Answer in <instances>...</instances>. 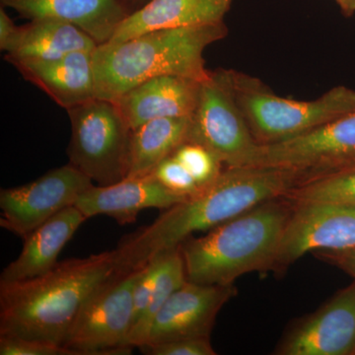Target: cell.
<instances>
[{"label":"cell","instance_id":"4316f807","mask_svg":"<svg viewBox=\"0 0 355 355\" xmlns=\"http://www.w3.org/2000/svg\"><path fill=\"white\" fill-rule=\"evenodd\" d=\"M147 355H216L210 338H180L139 347Z\"/></svg>","mask_w":355,"mask_h":355},{"label":"cell","instance_id":"52a82bcc","mask_svg":"<svg viewBox=\"0 0 355 355\" xmlns=\"http://www.w3.org/2000/svg\"><path fill=\"white\" fill-rule=\"evenodd\" d=\"M187 141L207 147L225 167L256 166L261 144L248 127L225 70L210 71L209 78L200 84Z\"/></svg>","mask_w":355,"mask_h":355},{"label":"cell","instance_id":"9c48e42d","mask_svg":"<svg viewBox=\"0 0 355 355\" xmlns=\"http://www.w3.org/2000/svg\"><path fill=\"white\" fill-rule=\"evenodd\" d=\"M354 163L355 111L291 139L261 146L256 166L292 170L302 183Z\"/></svg>","mask_w":355,"mask_h":355},{"label":"cell","instance_id":"ffe728a7","mask_svg":"<svg viewBox=\"0 0 355 355\" xmlns=\"http://www.w3.org/2000/svg\"><path fill=\"white\" fill-rule=\"evenodd\" d=\"M99 46L76 26L51 18L21 26L6 51V60H53L73 51H93Z\"/></svg>","mask_w":355,"mask_h":355},{"label":"cell","instance_id":"8992f818","mask_svg":"<svg viewBox=\"0 0 355 355\" xmlns=\"http://www.w3.org/2000/svg\"><path fill=\"white\" fill-rule=\"evenodd\" d=\"M67 114L71 123L70 164L98 186L127 178L132 128L114 103L95 98L67 110Z\"/></svg>","mask_w":355,"mask_h":355},{"label":"cell","instance_id":"3957f363","mask_svg":"<svg viewBox=\"0 0 355 355\" xmlns=\"http://www.w3.org/2000/svg\"><path fill=\"white\" fill-rule=\"evenodd\" d=\"M225 23L158 30L123 42L99 44L94 51L96 98L113 101L137 84L162 76L207 80L203 53L225 38Z\"/></svg>","mask_w":355,"mask_h":355},{"label":"cell","instance_id":"603a6c76","mask_svg":"<svg viewBox=\"0 0 355 355\" xmlns=\"http://www.w3.org/2000/svg\"><path fill=\"white\" fill-rule=\"evenodd\" d=\"M284 197L292 205L331 202L355 207V163L302 182Z\"/></svg>","mask_w":355,"mask_h":355},{"label":"cell","instance_id":"7c38bea8","mask_svg":"<svg viewBox=\"0 0 355 355\" xmlns=\"http://www.w3.org/2000/svg\"><path fill=\"white\" fill-rule=\"evenodd\" d=\"M275 354L355 355V280L292 324Z\"/></svg>","mask_w":355,"mask_h":355},{"label":"cell","instance_id":"277c9868","mask_svg":"<svg viewBox=\"0 0 355 355\" xmlns=\"http://www.w3.org/2000/svg\"><path fill=\"white\" fill-rule=\"evenodd\" d=\"M293 209L286 198H273L182 243L188 282L232 286L246 273L268 272Z\"/></svg>","mask_w":355,"mask_h":355},{"label":"cell","instance_id":"d4e9b609","mask_svg":"<svg viewBox=\"0 0 355 355\" xmlns=\"http://www.w3.org/2000/svg\"><path fill=\"white\" fill-rule=\"evenodd\" d=\"M151 175L166 188L183 197H193L202 189L173 155L164 159Z\"/></svg>","mask_w":355,"mask_h":355},{"label":"cell","instance_id":"30bf717a","mask_svg":"<svg viewBox=\"0 0 355 355\" xmlns=\"http://www.w3.org/2000/svg\"><path fill=\"white\" fill-rule=\"evenodd\" d=\"M93 182L67 164L31 183L0 191V226L23 240L58 212L76 205Z\"/></svg>","mask_w":355,"mask_h":355},{"label":"cell","instance_id":"4dcf8cb0","mask_svg":"<svg viewBox=\"0 0 355 355\" xmlns=\"http://www.w3.org/2000/svg\"><path fill=\"white\" fill-rule=\"evenodd\" d=\"M345 17H350L355 13V0H335Z\"/></svg>","mask_w":355,"mask_h":355},{"label":"cell","instance_id":"f546056e","mask_svg":"<svg viewBox=\"0 0 355 355\" xmlns=\"http://www.w3.org/2000/svg\"><path fill=\"white\" fill-rule=\"evenodd\" d=\"M19 26L14 24L12 19L9 17L6 8H0V50L6 51L9 44L13 41Z\"/></svg>","mask_w":355,"mask_h":355},{"label":"cell","instance_id":"5b68a950","mask_svg":"<svg viewBox=\"0 0 355 355\" xmlns=\"http://www.w3.org/2000/svg\"><path fill=\"white\" fill-rule=\"evenodd\" d=\"M225 70L226 78L254 139L261 146L291 139L355 111V90L336 86L312 101L275 94L257 77Z\"/></svg>","mask_w":355,"mask_h":355},{"label":"cell","instance_id":"1f68e13d","mask_svg":"<svg viewBox=\"0 0 355 355\" xmlns=\"http://www.w3.org/2000/svg\"><path fill=\"white\" fill-rule=\"evenodd\" d=\"M130 2H132V6H135V8H139V7L144 6V4H146L147 1H149V0H130Z\"/></svg>","mask_w":355,"mask_h":355},{"label":"cell","instance_id":"f1b7e54d","mask_svg":"<svg viewBox=\"0 0 355 355\" xmlns=\"http://www.w3.org/2000/svg\"><path fill=\"white\" fill-rule=\"evenodd\" d=\"M314 256L342 270L355 280V250L347 251H319Z\"/></svg>","mask_w":355,"mask_h":355},{"label":"cell","instance_id":"4fadbf2b","mask_svg":"<svg viewBox=\"0 0 355 355\" xmlns=\"http://www.w3.org/2000/svg\"><path fill=\"white\" fill-rule=\"evenodd\" d=\"M235 295L234 284L205 286L187 280L159 310L144 345L210 338L219 312Z\"/></svg>","mask_w":355,"mask_h":355},{"label":"cell","instance_id":"cb8c5ba5","mask_svg":"<svg viewBox=\"0 0 355 355\" xmlns=\"http://www.w3.org/2000/svg\"><path fill=\"white\" fill-rule=\"evenodd\" d=\"M186 168L200 188L216 181L222 172V163L207 147L186 141L173 154Z\"/></svg>","mask_w":355,"mask_h":355},{"label":"cell","instance_id":"484cf974","mask_svg":"<svg viewBox=\"0 0 355 355\" xmlns=\"http://www.w3.org/2000/svg\"><path fill=\"white\" fill-rule=\"evenodd\" d=\"M0 354L79 355L76 350L60 343L7 336H0Z\"/></svg>","mask_w":355,"mask_h":355},{"label":"cell","instance_id":"ac0fdd59","mask_svg":"<svg viewBox=\"0 0 355 355\" xmlns=\"http://www.w3.org/2000/svg\"><path fill=\"white\" fill-rule=\"evenodd\" d=\"M232 0H149L133 10L110 42L146 33L224 22Z\"/></svg>","mask_w":355,"mask_h":355},{"label":"cell","instance_id":"7a4b0ae2","mask_svg":"<svg viewBox=\"0 0 355 355\" xmlns=\"http://www.w3.org/2000/svg\"><path fill=\"white\" fill-rule=\"evenodd\" d=\"M116 273L113 250L60 261L34 279L0 284V336L64 345L89 296Z\"/></svg>","mask_w":355,"mask_h":355},{"label":"cell","instance_id":"7402d4cb","mask_svg":"<svg viewBox=\"0 0 355 355\" xmlns=\"http://www.w3.org/2000/svg\"><path fill=\"white\" fill-rule=\"evenodd\" d=\"M156 257L158 258V270L153 295L144 314L133 324L128 338V347H139L146 343L154 318L159 310L167 302L170 296L187 282L181 248L169 250Z\"/></svg>","mask_w":355,"mask_h":355},{"label":"cell","instance_id":"83f0119b","mask_svg":"<svg viewBox=\"0 0 355 355\" xmlns=\"http://www.w3.org/2000/svg\"><path fill=\"white\" fill-rule=\"evenodd\" d=\"M157 270V257L148 261L139 270V277L135 282V291H133V324L139 321L148 306L153 295Z\"/></svg>","mask_w":355,"mask_h":355},{"label":"cell","instance_id":"ba28073f","mask_svg":"<svg viewBox=\"0 0 355 355\" xmlns=\"http://www.w3.org/2000/svg\"><path fill=\"white\" fill-rule=\"evenodd\" d=\"M139 270L116 273L93 291L74 320L65 347L79 355L132 354L128 338L133 326V291Z\"/></svg>","mask_w":355,"mask_h":355},{"label":"cell","instance_id":"44dd1931","mask_svg":"<svg viewBox=\"0 0 355 355\" xmlns=\"http://www.w3.org/2000/svg\"><path fill=\"white\" fill-rule=\"evenodd\" d=\"M189 118L156 119L132 128L127 177L151 175L188 139Z\"/></svg>","mask_w":355,"mask_h":355},{"label":"cell","instance_id":"6da1fadb","mask_svg":"<svg viewBox=\"0 0 355 355\" xmlns=\"http://www.w3.org/2000/svg\"><path fill=\"white\" fill-rule=\"evenodd\" d=\"M300 182L297 173L284 168L226 167L198 195L165 209L150 225L123 239L114 250L118 272L139 270L193 233L207 232L266 200L284 197Z\"/></svg>","mask_w":355,"mask_h":355},{"label":"cell","instance_id":"2e32d148","mask_svg":"<svg viewBox=\"0 0 355 355\" xmlns=\"http://www.w3.org/2000/svg\"><path fill=\"white\" fill-rule=\"evenodd\" d=\"M93 55L94 51H79L53 60H12L9 64L67 111L96 98Z\"/></svg>","mask_w":355,"mask_h":355},{"label":"cell","instance_id":"9a60e30c","mask_svg":"<svg viewBox=\"0 0 355 355\" xmlns=\"http://www.w3.org/2000/svg\"><path fill=\"white\" fill-rule=\"evenodd\" d=\"M26 19L51 18L76 26L96 43H108L130 14V0H0Z\"/></svg>","mask_w":355,"mask_h":355},{"label":"cell","instance_id":"8fae6325","mask_svg":"<svg viewBox=\"0 0 355 355\" xmlns=\"http://www.w3.org/2000/svg\"><path fill=\"white\" fill-rule=\"evenodd\" d=\"M347 250H355V207L331 202L293 205L270 272H286L308 253Z\"/></svg>","mask_w":355,"mask_h":355},{"label":"cell","instance_id":"e0dca14e","mask_svg":"<svg viewBox=\"0 0 355 355\" xmlns=\"http://www.w3.org/2000/svg\"><path fill=\"white\" fill-rule=\"evenodd\" d=\"M200 84L186 77H153L112 102L132 128L156 119L189 118L197 107Z\"/></svg>","mask_w":355,"mask_h":355},{"label":"cell","instance_id":"5bb4252c","mask_svg":"<svg viewBox=\"0 0 355 355\" xmlns=\"http://www.w3.org/2000/svg\"><path fill=\"white\" fill-rule=\"evenodd\" d=\"M163 186L153 175L127 177L109 186H95L84 191L76 207L87 217L106 214L121 225L133 223L149 209H168L186 200Z\"/></svg>","mask_w":355,"mask_h":355},{"label":"cell","instance_id":"d6986e66","mask_svg":"<svg viewBox=\"0 0 355 355\" xmlns=\"http://www.w3.org/2000/svg\"><path fill=\"white\" fill-rule=\"evenodd\" d=\"M88 219L76 205L44 222L24 239L18 258L2 270L0 284L34 279L53 270L65 245Z\"/></svg>","mask_w":355,"mask_h":355}]
</instances>
